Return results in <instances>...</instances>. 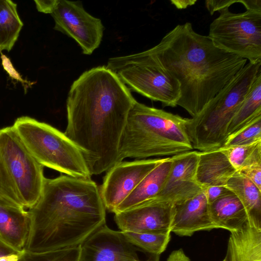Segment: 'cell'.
Instances as JSON below:
<instances>
[{"mask_svg":"<svg viewBox=\"0 0 261 261\" xmlns=\"http://www.w3.org/2000/svg\"><path fill=\"white\" fill-rule=\"evenodd\" d=\"M136 101L106 66L85 71L71 85L64 133L81 150L91 176L118 163L119 141Z\"/></svg>","mask_w":261,"mask_h":261,"instance_id":"6da1fadb","label":"cell"},{"mask_svg":"<svg viewBox=\"0 0 261 261\" xmlns=\"http://www.w3.org/2000/svg\"><path fill=\"white\" fill-rule=\"evenodd\" d=\"M29 212L31 225L25 250L33 252L79 246L106 224L99 188L91 178L45 177L41 195Z\"/></svg>","mask_w":261,"mask_h":261,"instance_id":"7a4b0ae2","label":"cell"},{"mask_svg":"<svg viewBox=\"0 0 261 261\" xmlns=\"http://www.w3.org/2000/svg\"><path fill=\"white\" fill-rule=\"evenodd\" d=\"M179 83L177 106L192 116L200 113L247 60L215 45L187 22L167 33L148 49Z\"/></svg>","mask_w":261,"mask_h":261,"instance_id":"3957f363","label":"cell"},{"mask_svg":"<svg viewBox=\"0 0 261 261\" xmlns=\"http://www.w3.org/2000/svg\"><path fill=\"white\" fill-rule=\"evenodd\" d=\"M186 121L187 118L136 101L119 141L118 163L126 158L171 157L192 150Z\"/></svg>","mask_w":261,"mask_h":261,"instance_id":"277c9868","label":"cell"},{"mask_svg":"<svg viewBox=\"0 0 261 261\" xmlns=\"http://www.w3.org/2000/svg\"><path fill=\"white\" fill-rule=\"evenodd\" d=\"M260 72L261 61L249 62L200 113L187 118V133L193 149L205 151L223 146L228 125Z\"/></svg>","mask_w":261,"mask_h":261,"instance_id":"5b68a950","label":"cell"},{"mask_svg":"<svg viewBox=\"0 0 261 261\" xmlns=\"http://www.w3.org/2000/svg\"><path fill=\"white\" fill-rule=\"evenodd\" d=\"M12 126L29 152L42 166L69 176L90 178L81 150L64 133L29 116L17 118Z\"/></svg>","mask_w":261,"mask_h":261,"instance_id":"8992f818","label":"cell"},{"mask_svg":"<svg viewBox=\"0 0 261 261\" xmlns=\"http://www.w3.org/2000/svg\"><path fill=\"white\" fill-rule=\"evenodd\" d=\"M128 89L164 107H175L180 97L178 82L148 50L110 58L107 65Z\"/></svg>","mask_w":261,"mask_h":261,"instance_id":"52a82bcc","label":"cell"},{"mask_svg":"<svg viewBox=\"0 0 261 261\" xmlns=\"http://www.w3.org/2000/svg\"><path fill=\"white\" fill-rule=\"evenodd\" d=\"M210 24L208 35L216 46L254 62L261 61V10L234 13L229 8Z\"/></svg>","mask_w":261,"mask_h":261,"instance_id":"ba28073f","label":"cell"},{"mask_svg":"<svg viewBox=\"0 0 261 261\" xmlns=\"http://www.w3.org/2000/svg\"><path fill=\"white\" fill-rule=\"evenodd\" d=\"M0 158L22 205L31 208L42 191L44 167L29 152L12 126L0 128Z\"/></svg>","mask_w":261,"mask_h":261,"instance_id":"9c48e42d","label":"cell"},{"mask_svg":"<svg viewBox=\"0 0 261 261\" xmlns=\"http://www.w3.org/2000/svg\"><path fill=\"white\" fill-rule=\"evenodd\" d=\"M50 14L54 29L73 39L84 54L91 55L100 45L104 26L85 10L81 2L58 0Z\"/></svg>","mask_w":261,"mask_h":261,"instance_id":"30bf717a","label":"cell"},{"mask_svg":"<svg viewBox=\"0 0 261 261\" xmlns=\"http://www.w3.org/2000/svg\"><path fill=\"white\" fill-rule=\"evenodd\" d=\"M165 158L121 161L109 169L99 188L106 210L114 213L143 178Z\"/></svg>","mask_w":261,"mask_h":261,"instance_id":"8fae6325","label":"cell"},{"mask_svg":"<svg viewBox=\"0 0 261 261\" xmlns=\"http://www.w3.org/2000/svg\"><path fill=\"white\" fill-rule=\"evenodd\" d=\"M78 261H160V255L150 254L141 259L136 246L121 231L103 225L80 245ZM144 252V251H143Z\"/></svg>","mask_w":261,"mask_h":261,"instance_id":"7c38bea8","label":"cell"},{"mask_svg":"<svg viewBox=\"0 0 261 261\" xmlns=\"http://www.w3.org/2000/svg\"><path fill=\"white\" fill-rule=\"evenodd\" d=\"M173 212L171 203L151 201L115 213L114 219L122 232L166 233L171 232Z\"/></svg>","mask_w":261,"mask_h":261,"instance_id":"4fadbf2b","label":"cell"},{"mask_svg":"<svg viewBox=\"0 0 261 261\" xmlns=\"http://www.w3.org/2000/svg\"><path fill=\"white\" fill-rule=\"evenodd\" d=\"M172 166L163 188L151 201L176 204L202 190L195 178L199 151L191 150L172 156Z\"/></svg>","mask_w":261,"mask_h":261,"instance_id":"5bb4252c","label":"cell"},{"mask_svg":"<svg viewBox=\"0 0 261 261\" xmlns=\"http://www.w3.org/2000/svg\"><path fill=\"white\" fill-rule=\"evenodd\" d=\"M217 228L210 213L209 203L201 192L180 203L174 204L171 232L190 237L198 231Z\"/></svg>","mask_w":261,"mask_h":261,"instance_id":"9a60e30c","label":"cell"},{"mask_svg":"<svg viewBox=\"0 0 261 261\" xmlns=\"http://www.w3.org/2000/svg\"><path fill=\"white\" fill-rule=\"evenodd\" d=\"M237 172L221 148L199 151L195 178L202 189L210 186H225Z\"/></svg>","mask_w":261,"mask_h":261,"instance_id":"2e32d148","label":"cell"},{"mask_svg":"<svg viewBox=\"0 0 261 261\" xmlns=\"http://www.w3.org/2000/svg\"><path fill=\"white\" fill-rule=\"evenodd\" d=\"M172 164V156L165 158L143 178L118 206L114 214L139 206L155 198L163 188Z\"/></svg>","mask_w":261,"mask_h":261,"instance_id":"e0dca14e","label":"cell"},{"mask_svg":"<svg viewBox=\"0 0 261 261\" xmlns=\"http://www.w3.org/2000/svg\"><path fill=\"white\" fill-rule=\"evenodd\" d=\"M29 211L0 204V237L16 250L25 249L31 230Z\"/></svg>","mask_w":261,"mask_h":261,"instance_id":"ac0fdd59","label":"cell"},{"mask_svg":"<svg viewBox=\"0 0 261 261\" xmlns=\"http://www.w3.org/2000/svg\"><path fill=\"white\" fill-rule=\"evenodd\" d=\"M209 210L211 219L217 228L230 232L241 229L248 220L245 208L232 192L210 203Z\"/></svg>","mask_w":261,"mask_h":261,"instance_id":"d6986e66","label":"cell"},{"mask_svg":"<svg viewBox=\"0 0 261 261\" xmlns=\"http://www.w3.org/2000/svg\"><path fill=\"white\" fill-rule=\"evenodd\" d=\"M225 187L240 200L248 219L261 224V191L238 171L228 180Z\"/></svg>","mask_w":261,"mask_h":261,"instance_id":"ffe728a7","label":"cell"},{"mask_svg":"<svg viewBox=\"0 0 261 261\" xmlns=\"http://www.w3.org/2000/svg\"><path fill=\"white\" fill-rule=\"evenodd\" d=\"M259 115H261V72L256 76L249 92L233 116L227 128V137Z\"/></svg>","mask_w":261,"mask_h":261,"instance_id":"44dd1931","label":"cell"},{"mask_svg":"<svg viewBox=\"0 0 261 261\" xmlns=\"http://www.w3.org/2000/svg\"><path fill=\"white\" fill-rule=\"evenodd\" d=\"M22 26L17 5L10 0H0V52L12 48Z\"/></svg>","mask_w":261,"mask_h":261,"instance_id":"7402d4cb","label":"cell"},{"mask_svg":"<svg viewBox=\"0 0 261 261\" xmlns=\"http://www.w3.org/2000/svg\"><path fill=\"white\" fill-rule=\"evenodd\" d=\"M221 148L237 171L261 164V141L248 145Z\"/></svg>","mask_w":261,"mask_h":261,"instance_id":"603a6c76","label":"cell"},{"mask_svg":"<svg viewBox=\"0 0 261 261\" xmlns=\"http://www.w3.org/2000/svg\"><path fill=\"white\" fill-rule=\"evenodd\" d=\"M128 240L145 252L160 255L170 240L171 232L166 233L123 232Z\"/></svg>","mask_w":261,"mask_h":261,"instance_id":"cb8c5ba5","label":"cell"},{"mask_svg":"<svg viewBox=\"0 0 261 261\" xmlns=\"http://www.w3.org/2000/svg\"><path fill=\"white\" fill-rule=\"evenodd\" d=\"M80 251V245L43 252L24 249L17 261H78Z\"/></svg>","mask_w":261,"mask_h":261,"instance_id":"d4e9b609","label":"cell"},{"mask_svg":"<svg viewBox=\"0 0 261 261\" xmlns=\"http://www.w3.org/2000/svg\"><path fill=\"white\" fill-rule=\"evenodd\" d=\"M261 141V115L227 137L221 148L250 144Z\"/></svg>","mask_w":261,"mask_h":261,"instance_id":"484cf974","label":"cell"},{"mask_svg":"<svg viewBox=\"0 0 261 261\" xmlns=\"http://www.w3.org/2000/svg\"><path fill=\"white\" fill-rule=\"evenodd\" d=\"M0 204L16 207L24 208L18 198L13 182L8 174L1 158Z\"/></svg>","mask_w":261,"mask_h":261,"instance_id":"4316f807","label":"cell"},{"mask_svg":"<svg viewBox=\"0 0 261 261\" xmlns=\"http://www.w3.org/2000/svg\"><path fill=\"white\" fill-rule=\"evenodd\" d=\"M1 53V58L2 60V66L4 70L8 73L9 76L16 81L21 83L24 87L25 90L27 88L31 87L33 85L34 83L24 80L20 73L14 67L11 60L6 55Z\"/></svg>","mask_w":261,"mask_h":261,"instance_id":"83f0119b","label":"cell"},{"mask_svg":"<svg viewBox=\"0 0 261 261\" xmlns=\"http://www.w3.org/2000/svg\"><path fill=\"white\" fill-rule=\"evenodd\" d=\"M238 172L252 182L261 191V164L246 167Z\"/></svg>","mask_w":261,"mask_h":261,"instance_id":"f1b7e54d","label":"cell"},{"mask_svg":"<svg viewBox=\"0 0 261 261\" xmlns=\"http://www.w3.org/2000/svg\"><path fill=\"white\" fill-rule=\"evenodd\" d=\"M22 251L14 248L0 237V261H17Z\"/></svg>","mask_w":261,"mask_h":261,"instance_id":"f546056e","label":"cell"},{"mask_svg":"<svg viewBox=\"0 0 261 261\" xmlns=\"http://www.w3.org/2000/svg\"><path fill=\"white\" fill-rule=\"evenodd\" d=\"M202 191L209 204L232 192L225 186H220L205 187Z\"/></svg>","mask_w":261,"mask_h":261,"instance_id":"4dcf8cb0","label":"cell"},{"mask_svg":"<svg viewBox=\"0 0 261 261\" xmlns=\"http://www.w3.org/2000/svg\"><path fill=\"white\" fill-rule=\"evenodd\" d=\"M237 3H240V0H207L205 5L211 15H213L215 12L229 8Z\"/></svg>","mask_w":261,"mask_h":261,"instance_id":"1f68e13d","label":"cell"},{"mask_svg":"<svg viewBox=\"0 0 261 261\" xmlns=\"http://www.w3.org/2000/svg\"><path fill=\"white\" fill-rule=\"evenodd\" d=\"M34 2L38 11L51 14L57 5L58 0H35Z\"/></svg>","mask_w":261,"mask_h":261,"instance_id":"d6a6232c","label":"cell"},{"mask_svg":"<svg viewBox=\"0 0 261 261\" xmlns=\"http://www.w3.org/2000/svg\"><path fill=\"white\" fill-rule=\"evenodd\" d=\"M166 261H191L181 249L172 251Z\"/></svg>","mask_w":261,"mask_h":261,"instance_id":"836d02e7","label":"cell"},{"mask_svg":"<svg viewBox=\"0 0 261 261\" xmlns=\"http://www.w3.org/2000/svg\"><path fill=\"white\" fill-rule=\"evenodd\" d=\"M196 0H172L170 3L178 9H184L194 5Z\"/></svg>","mask_w":261,"mask_h":261,"instance_id":"e575fe53","label":"cell"},{"mask_svg":"<svg viewBox=\"0 0 261 261\" xmlns=\"http://www.w3.org/2000/svg\"><path fill=\"white\" fill-rule=\"evenodd\" d=\"M222 261H229L228 257L227 255H226L225 258L222 260Z\"/></svg>","mask_w":261,"mask_h":261,"instance_id":"d590c367","label":"cell"}]
</instances>
